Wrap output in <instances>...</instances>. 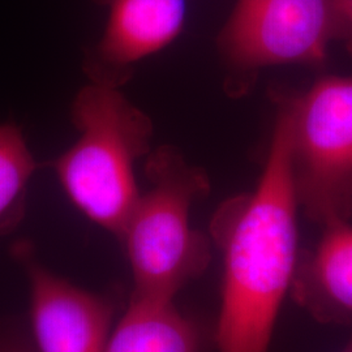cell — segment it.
Returning <instances> with one entry per match:
<instances>
[{
	"label": "cell",
	"mask_w": 352,
	"mask_h": 352,
	"mask_svg": "<svg viewBox=\"0 0 352 352\" xmlns=\"http://www.w3.org/2000/svg\"><path fill=\"white\" fill-rule=\"evenodd\" d=\"M296 199L324 226L352 218V78L330 76L289 94Z\"/></svg>",
	"instance_id": "cell-4"
},
{
	"label": "cell",
	"mask_w": 352,
	"mask_h": 352,
	"mask_svg": "<svg viewBox=\"0 0 352 352\" xmlns=\"http://www.w3.org/2000/svg\"><path fill=\"white\" fill-rule=\"evenodd\" d=\"M276 126L256 189L225 202L212 234L223 256L218 352H267L298 261L289 96H278Z\"/></svg>",
	"instance_id": "cell-1"
},
{
	"label": "cell",
	"mask_w": 352,
	"mask_h": 352,
	"mask_svg": "<svg viewBox=\"0 0 352 352\" xmlns=\"http://www.w3.org/2000/svg\"><path fill=\"white\" fill-rule=\"evenodd\" d=\"M346 34L338 0H238L218 46L238 72L277 64H321Z\"/></svg>",
	"instance_id": "cell-5"
},
{
	"label": "cell",
	"mask_w": 352,
	"mask_h": 352,
	"mask_svg": "<svg viewBox=\"0 0 352 352\" xmlns=\"http://www.w3.org/2000/svg\"><path fill=\"white\" fill-rule=\"evenodd\" d=\"M36 161L21 131L13 124L0 126V226L14 219L26 186L36 171Z\"/></svg>",
	"instance_id": "cell-10"
},
{
	"label": "cell",
	"mask_w": 352,
	"mask_h": 352,
	"mask_svg": "<svg viewBox=\"0 0 352 352\" xmlns=\"http://www.w3.org/2000/svg\"><path fill=\"white\" fill-rule=\"evenodd\" d=\"M109 21L97 47L103 68H126L175 39L184 25L186 0H104Z\"/></svg>",
	"instance_id": "cell-8"
},
{
	"label": "cell",
	"mask_w": 352,
	"mask_h": 352,
	"mask_svg": "<svg viewBox=\"0 0 352 352\" xmlns=\"http://www.w3.org/2000/svg\"><path fill=\"white\" fill-rule=\"evenodd\" d=\"M72 113L80 138L55 171L82 213L122 236L140 197L135 166L149 151L151 119L115 87L97 81L78 93Z\"/></svg>",
	"instance_id": "cell-2"
},
{
	"label": "cell",
	"mask_w": 352,
	"mask_h": 352,
	"mask_svg": "<svg viewBox=\"0 0 352 352\" xmlns=\"http://www.w3.org/2000/svg\"><path fill=\"white\" fill-rule=\"evenodd\" d=\"M338 4L346 29L343 41L346 43L347 50L352 55V0H338Z\"/></svg>",
	"instance_id": "cell-11"
},
{
	"label": "cell",
	"mask_w": 352,
	"mask_h": 352,
	"mask_svg": "<svg viewBox=\"0 0 352 352\" xmlns=\"http://www.w3.org/2000/svg\"><path fill=\"white\" fill-rule=\"evenodd\" d=\"M30 283L32 324L39 352H104L113 308L100 296L56 277L25 243L14 247Z\"/></svg>",
	"instance_id": "cell-6"
},
{
	"label": "cell",
	"mask_w": 352,
	"mask_h": 352,
	"mask_svg": "<svg viewBox=\"0 0 352 352\" xmlns=\"http://www.w3.org/2000/svg\"><path fill=\"white\" fill-rule=\"evenodd\" d=\"M199 325L183 315L174 300L131 298L104 352H201Z\"/></svg>",
	"instance_id": "cell-9"
},
{
	"label": "cell",
	"mask_w": 352,
	"mask_h": 352,
	"mask_svg": "<svg viewBox=\"0 0 352 352\" xmlns=\"http://www.w3.org/2000/svg\"><path fill=\"white\" fill-rule=\"evenodd\" d=\"M0 352H32L25 343L14 340L13 337H8L0 334Z\"/></svg>",
	"instance_id": "cell-12"
},
{
	"label": "cell",
	"mask_w": 352,
	"mask_h": 352,
	"mask_svg": "<svg viewBox=\"0 0 352 352\" xmlns=\"http://www.w3.org/2000/svg\"><path fill=\"white\" fill-rule=\"evenodd\" d=\"M146 175L151 187L140 195L120 236L132 267V298L174 300L212 258L209 240L189 219L193 204L209 192V180L171 148L151 154Z\"/></svg>",
	"instance_id": "cell-3"
},
{
	"label": "cell",
	"mask_w": 352,
	"mask_h": 352,
	"mask_svg": "<svg viewBox=\"0 0 352 352\" xmlns=\"http://www.w3.org/2000/svg\"><path fill=\"white\" fill-rule=\"evenodd\" d=\"M322 227L315 250L299 253L289 292L316 321L352 325V226L336 221Z\"/></svg>",
	"instance_id": "cell-7"
},
{
	"label": "cell",
	"mask_w": 352,
	"mask_h": 352,
	"mask_svg": "<svg viewBox=\"0 0 352 352\" xmlns=\"http://www.w3.org/2000/svg\"><path fill=\"white\" fill-rule=\"evenodd\" d=\"M342 352H352V338L350 340V342L347 343V346L343 349V351Z\"/></svg>",
	"instance_id": "cell-13"
}]
</instances>
